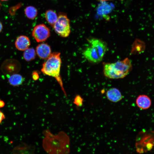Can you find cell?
<instances>
[{
    "mask_svg": "<svg viewBox=\"0 0 154 154\" xmlns=\"http://www.w3.org/2000/svg\"><path fill=\"white\" fill-rule=\"evenodd\" d=\"M44 137L42 140L44 150L49 154H68L70 152V140L64 132L60 131L54 135L49 129L43 132Z\"/></svg>",
    "mask_w": 154,
    "mask_h": 154,
    "instance_id": "6da1fadb",
    "label": "cell"
},
{
    "mask_svg": "<svg viewBox=\"0 0 154 154\" xmlns=\"http://www.w3.org/2000/svg\"><path fill=\"white\" fill-rule=\"evenodd\" d=\"M87 40L89 45L83 52V56L92 63L100 62L107 50L106 43L102 40L92 37L88 38Z\"/></svg>",
    "mask_w": 154,
    "mask_h": 154,
    "instance_id": "7a4b0ae2",
    "label": "cell"
},
{
    "mask_svg": "<svg viewBox=\"0 0 154 154\" xmlns=\"http://www.w3.org/2000/svg\"><path fill=\"white\" fill-rule=\"evenodd\" d=\"M60 53L58 52L51 53L42 64L41 71L44 74L54 78L59 84L65 96L67 97L60 75L62 63Z\"/></svg>",
    "mask_w": 154,
    "mask_h": 154,
    "instance_id": "3957f363",
    "label": "cell"
},
{
    "mask_svg": "<svg viewBox=\"0 0 154 154\" xmlns=\"http://www.w3.org/2000/svg\"><path fill=\"white\" fill-rule=\"evenodd\" d=\"M103 64L104 75L111 79L124 78L131 71L132 68L131 61L127 58L114 63L104 62Z\"/></svg>",
    "mask_w": 154,
    "mask_h": 154,
    "instance_id": "277c9868",
    "label": "cell"
},
{
    "mask_svg": "<svg viewBox=\"0 0 154 154\" xmlns=\"http://www.w3.org/2000/svg\"><path fill=\"white\" fill-rule=\"evenodd\" d=\"M70 21L66 15L64 13H60L57 20L53 27L55 32L60 36L66 37L70 33Z\"/></svg>",
    "mask_w": 154,
    "mask_h": 154,
    "instance_id": "5b68a950",
    "label": "cell"
},
{
    "mask_svg": "<svg viewBox=\"0 0 154 154\" xmlns=\"http://www.w3.org/2000/svg\"><path fill=\"white\" fill-rule=\"evenodd\" d=\"M32 35L37 42H42L46 41L49 37L50 30L44 24H39L34 28Z\"/></svg>",
    "mask_w": 154,
    "mask_h": 154,
    "instance_id": "8992f818",
    "label": "cell"
},
{
    "mask_svg": "<svg viewBox=\"0 0 154 154\" xmlns=\"http://www.w3.org/2000/svg\"><path fill=\"white\" fill-rule=\"evenodd\" d=\"M21 68V64L18 61L14 59H8L3 62L1 70L5 74L10 75L17 73Z\"/></svg>",
    "mask_w": 154,
    "mask_h": 154,
    "instance_id": "52a82bcc",
    "label": "cell"
},
{
    "mask_svg": "<svg viewBox=\"0 0 154 154\" xmlns=\"http://www.w3.org/2000/svg\"><path fill=\"white\" fill-rule=\"evenodd\" d=\"M100 3L96 9L97 15L104 18L107 17V15L112 12L114 9L115 6L112 3L107 2V1H100Z\"/></svg>",
    "mask_w": 154,
    "mask_h": 154,
    "instance_id": "ba28073f",
    "label": "cell"
},
{
    "mask_svg": "<svg viewBox=\"0 0 154 154\" xmlns=\"http://www.w3.org/2000/svg\"><path fill=\"white\" fill-rule=\"evenodd\" d=\"M36 51L38 56L43 59H46L51 54L50 46L46 43H41L38 45Z\"/></svg>",
    "mask_w": 154,
    "mask_h": 154,
    "instance_id": "9c48e42d",
    "label": "cell"
},
{
    "mask_svg": "<svg viewBox=\"0 0 154 154\" xmlns=\"http://www.w3.org/2000/svg\"><path fill=\"white\" fill-rule=\"evenodd\" d=\"M31 44L29 38L25 35H21L18 37L15 42L16 48L19 50L24 51L28 48Z\"/></svg>",
    "mask_w": 154,
    "mask_h": 154,
    "instance_id": "30bf717a",
    "label": "cell"
},
{
    "mask_svg": "<svg viewBox=\"0 0 154 154\" xmlns=\"http://www.w3.org/2000/svg\"><path fill=\"white\" fill-rule=\"evenodd\" d=\"M106 96L108 100L114 102L120 101L122 98L120 92L116 88H112L109 89L106 93Z\"/></svg>",
    "mask_w": 154,
    "mask_h": 154,
    "instance_id": "8fae6325",
    "label": "cell"
},
{
    "mask_svg": "<svg viewBox=\"0 0 154 154\" xmlns=\"http://www.w3.org/2000/svg\"><path fill=\"white\" fill-rule=\"evenodd\" d=\"M136 104L140 108L146 110L149 108L151 105V101L149 98L145 95H140L137 98Z\"/></svg>",
    "mask_w": 154,
    "mask_h": 154,
    "instance_id": "7c38bea8",
    "label": "cell"
},
{
    "mask_svg": "<svg viewBox=\"0 0 154 154\" xmlns=\"http://www.w3.org/2000/svg\"><path fill=\"white\" fill-rule=\"evenodd\" d=\"M24 81V78L21 74L17 73L10 75L8 82L11 86H16L21 85Z\"/></svg>",
    "mask_w": 154,
    "mask_h": 154,
    "instance_id": "4fadbf2b",
    "label": "cell"
},
{
    "mask_svg": "<svg viewBox=\"0 0 154 154\" xmlns=\"http://www.w3.org/2000/svg\"><path fill=\"white\" fill-rule=\"evenodd\" d=\"M45 16L47 22L53 27L58 19V17L56 12L52 10H48L45 13Z\"/></svg>",
    "mask_w": 154,
    "mask_h": 154,
    "instance_id": "5bb4252c",
    "label": "cell"
},
{
    "mask_svg": "<svg viewBox=\"0 0 154 154\" xmlns=\"http://www.w3.org/2000/svg\"><path fill=\"white\" fill-rule=\"evenodd\" d=\"M23 56L25 60L28 62L31 61L36 58V51L33 48H28L24 50Z\"/></svg>",
    "mask_w": 154,
    "mask_h": 154,
    "instance_id": "9a60e30c",
    "label": "cell"
},
{
    "mask_svg": "<svg viewBox=\"0 0 154 154\" xmlns=\"http://www.w3.org/2000/svg\"><path fill=\"white\" fill-rule=\"evenodd\" d=\"M25 15L28 18L33 19L37 17L38 11L37 9L34 7L29 6L27 7L25 10Z\"/></svg>",
    "mask_w": 154,
    "mask_h": 154,
    "instance_id": "2e32d148",
    "label": "cell"
},
{
    "mask_svg": "<svg viewBox=\"0 0 154 154\" xmlns=\"http://www.w3.org/2000/svg\"><path fill=\"white\" fill-rule=\"evenodd\" d=\"M83 100L82 98L79 95H77L75 97L73 102L76 106L79 107L83 105Z\"/></svg>",
    "mask_w": 154,
    "mask_h": 154,
    "instance_id": "e0dca14e",
    "label": "cell"
},
{
    "mask_svg": "<svg viewBox=\"0 0 154 154\" xmlns=\"http://www.w3.org/2000/svg\"><path fill=\"white\" fill-rule=\"evenodd\" d=\"M32 77L34 80H37L39 78L38 73L36 71L33 72L32 74Z\"/></svg>",
    "mask_w": 154,
    "mask_h": 154,
    "instance_id": "ac0fdd59",
    "label": "cell"
},
{
    "mask_svg": "<svg viewBox=\"0 0 154 154\" xmlns=\"http://www.w3.org/2000/svg\"><path fill=\"white\" fill-rule=\"evenodd\" d=\"M5 118L4 114L0 110V124Z\"/></svg>",
    "mask_w": 154,
    "mask_h": 154,
    "instance_id": "d6986e66",
    "label": "cell"
},
{
    "mask_svg": "<svg viewBox=\"0 0 154 154\" xmlns=\"http://www.w3.org/2000/svg\"><path fill=\"white\" fill-rule=\"evenodd\" d=\"M5 104V103L4 101L1 100H0V108L4 107Z\"/></svg>",
    "mask_w": 154,
    "mask_h": 154,
    "instance_id": "ffe728a7",
    "label": "cell"
},
{
    "mask_svg": "<svg viewBox=\"0 0 154 154\" xmlns=\"http://www.w3.org/2000/svg\"><path fill=\"white\" fill-rule=\"evenodd\" d=\"M3 25L1 23L0 21V33L1 32L3 29Z\"/></svg>",
    "mask_w": 154,
    "mask_h": 154,
    "instance_id": "44dd1931",
    "label": "cell"
},
{
    "mask_svg": "<svg viewBox=\"0 0 154 154\" xmlns=\"http://www.w3.org/2000/svg\"><path fill=\"white\" fill-rule=\"evenodd\" d=\"M100 1H110V0H99Z\"/></svg>",
    "mask_w": 154,
    "mask_h": 154,
    "instance_id": "7402d4cb",
    "label": "cell"
},
{
    "mask_svg": "<svg viewBox=\"0 0 154 154\" xmlns=\"http://www.w3.org/2000/svg\"><path fill=\"white\" fill-rule=\"evenodd\" d=\"M1 1H7L8 0H0Z\"/></svg>",
    "mask_w": 154,
    "mask_h": 154,
    "instance_id": "603a6c76",
    "label": "cell"
},
{
    "mask_svg": "<svg viewBox=\"0 0 154 154\" xmlns=\"http://www.w3.org/2000/svg\"></svg>",
    "mask_w": 154,
    "mask_h": 154,
    "instance_id": "cb8c5ba5",
    "label": "cell"
},
{
    "mask_svg": "<svg viewBox=\"0 0 154 154\" xmlns=\"http://www.w3.org/2000/svg\"></svg>",
    "mask_w": 154,
    "mask_h": 154,
    "instance_id": "d4e9b609",
    "label": "cell"
}]
</instances>
